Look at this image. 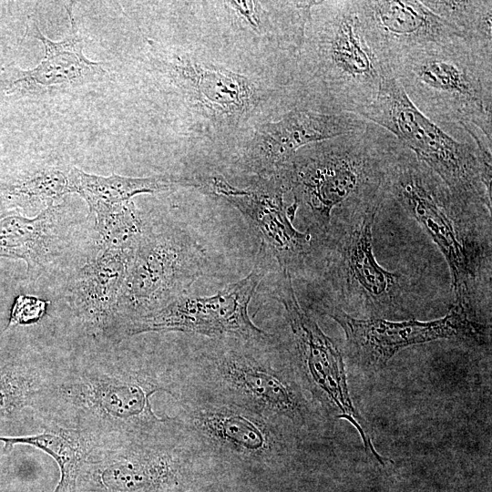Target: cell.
I'll return each mask as SVG.
<instances>
[{
    "mask_svg": "<svg viewBox=\"0 0 492 492\" xmlns=\"http://www.w3.org/2000/svg\"><path fill=\"white\" fill-rule=\"evenodd\" d=\"M208 262L207 250L187 229L176 224L146 225L123 282L116 338L120 339L128 323L187 294Z\"/></svg>",
    "mask_w": 492,
    "mask_h": 492,
    "instance_id": "9",
    "label": "cell"
},
{
    "mask_svg": "<svg viewBox=\"0 0 492 492\" xmlns=\"http://www.w3.org/2000/svg\"><path fill=\"white\" fill-rule=\"evenodd\" d=\"M384 191L335 210L317 251H323L322 296L318 302L359 310L365 318L406 312L412 298L407 276L377 262L373 251V227L382 209Z\"/></svg>",
    "mask_w": 492,
    "mask_h": 492,
    "instance_id": "7",
    "label": "cell"
},
{
    "mask_svg": "<svg viewBox=\"0 0 492 492\" xmlns=\"http://www.w3.org/2000/svg\"><path fill=\"white\" fill-rule=\"evenodd\" d=\"M357 115L394 135L459 202L491 212L492 142L484 134H469L475 145L456 140L417 109L390 71Z\"/></svg>",
    "mask_w": 492,
    "mask_h": 492,
    "instance_id": "8",
    "label": "cell"
},
{
    "mask_svg": "<svg viewBox=\"0 0 492 492\" xmlns=\"http://www.w3.org/2000/svg\"><path fill=\"white\" fill-rule=\"evenodd\" d=\"M197 456L176 428L95 448L78 476L105 492H169L180 487Z\"/></svg>",
    "mask_w": 492,
    "mask_h": 492,
    "instance_id": "13",
    "label": "cell"
},
{
    "mask_svg": "<svg viewBox=\"0 0 492 492\" xmlns=\"http://www.w3.org/2000/svg\"><path fill=\"white\" fill-rule=\"evenodd\" d=\"M179 432L200 456L270 466L291 452L292 428L251 409L179 388Z\"/></svg>",
    "mask_w": 492,
    "mask_h": 492,
    "instance_id": "10",
    "label": "cell"
},
{
    "mask_svg": "<svg viewBox=\"0 0 492 492\" xmlns=\"http://www.w3.org/2000/svg\"><path fill=\"white\" fill-rule=\"evenodd\" d=\"M270 295L284 308L292 333L290 360L312 398L337 418L349 422L359 433L365 451L384 464L350 397L343 354L299 303L289 272L280 270Z\"/></svg>",
    "mask_w": 492,
    "mask_h": 492,
    "instance_id": "11",
    "label": "cell"
},
{
    "mask_svg": "<svg viewBox=\"0 0 492 492\" xmlns=\"http://www.w3.org/2000/svg\"><path fill=\"white\" fill-rule=\"evenodd\" d=\"M62 208L51 206L34 219L20 215L0 219V256L22 259L27 263V274H40L60 249Z\"/></svg>",
    "mask_w": 492,
    "mask_h": 492,
    "instance_id": "21",
    "label": "cell"
},
{
    "mask_svg": "<svg viewBox=\"0 0 492 492\" xmlns=\"http://www.w3.org/2000/svg\"><path fill=\"white\" fill-rule=\"evenodd\" d=\"M268 251L261 243L247 276L210 296L184 294L162 309L128 323L120 338L149 332H181L210 338L261 340L271 336L251 320L248 307L269 271Z\"/></svg>",
    "mask_w": 492,
    "mask_h": 492,
    "instance_id": "14",
    "label": "cell"
},
{
    "mask_svg": "<svg viewBox=\"0 0 492 492\" xmlns=\"http://www.w3.org/2000/svg\"><path fill=\"white\" fill-rule=\"evenodd\" d=\"M50 370L12 361L0 367V421L18 419L32 411L37 415Z\"/></svg>",
    "mask_w": 492,
    "mask_h": 492,
    "instance_id": "24",
    "label": "cell"
},
{
    "mask_svg": "<svg viewBox=\"0 0 492 492\" xmlns=\"http://www.w3.org/2000/svg\"><path fill=\"white\" fill-rule=\"evenodd\" d=\"M315 308L342 327L347 357L364 371L384 368L399 351L412 345L446 339L472 345H484L489 341L487 327L478 321L474 309L455 302L445 316L427 322L360 319L322 302Z\"/></svg>",
    "mask_w": 492,
    "mask_h": 492,
    "instance_id": "12",
    "label": "cell"
},
{
    "mask_svg": "<svg viewBox=\"0 0 492 492\" xmlns=\"http://www.w3.org/2000/svg\"><path fill=\"white\" fill-rule=\"evenodd\" d=\"M401 143L369 122L364 128L299 149L284 167L293 200L306 209L308 231L320 241L333 212L378 194Z\"/></svg>",
    "mask_w": 492,
    "mask_h": 492,
    "instance_id": "5",
    "label": "cell"
},
{
    "mask_svg": "<svg viewBox=\"0 0 492 492\" xmlns=\"http://www.w3.org/2000/svg\"><path fill=\"white\" fill-rule=\"evenodd\" d=\"M133 253L99 247L79 272L75 286L77 314L91 333L116 337L118 304Z\"/></svg>",
    "mask_w": 492,
    "mask_h": 492,
    "instance_id": "20",
    "label": "cell"
},
{
    "mask_svg": "<svg viewBox=\"0 0 492 492\" xmlns=\"http://www.w3.org/2000/svg\"><path fill=\"white\" fill-rule=\"evenodd\" d=\"M388 70L429 119L471 125L492 140V46L466 37L428 43Z\"/></svg>",
    "mask_w": 492,
    "mask_h": 492,
    "instance_id": "6",
    "label": "cell"
},
{
    "mask_svg": "<svg viewBox=\"0 0 492 492\" xmlns=\"http://www.w3.org/2000/svg\"><path fill=\"white\" fill-rule=\"evenodd\" d=\"M197 188L235 207L276 259L280 270L298 273L317 252L316 238L308 230L301 232L292 225L299 204L284 201V194L290 191L284 169L270 177H257L244 189L218 175L198 181Z\"/></svg>",
    "mask_w": 492,
    "mask_h": 492,
    "instance_id": "15",
    "label": "cell"
},
{
    "mask_svg": "<svg viewBox=\"0 0 492 492\" xmlns=\"http://www.w3.org/2000/svg\"><path fill=\"white\" fill-rule=\"evenodd\" d=\"M382 67L368 45L355 1H314L294 72V108L354 113L376 97Z\"/></svg>",
    "mask_w": 492,
    "mask_h": 492,
    "instance_id": "3",
    "label": "cell"
},
{
    "mask_svg": "<svg viewBox=\"0 0 492 492\" xmlns=\"http://www.w3.org/2000/svg\"><path fill=\"white\" fill-rule=\"evenodd\" d=\"M67 193H70L67 174L46 168L10 186L6 197L10 203L24 209H46Z\"/></svg>",
    "mask_w": 492,
    "mask_h": 492,
    "instance_id": "26",
    "label": "cell"
},
{
    "mask_svg": "<svg viewBox=\"0 0 492 492\" xmlns=\"http://www.w3.org/2000/svg\"><path fill=\"white\" fill-rule=\"evenodd\" d=\"M155 67L180 92L188 106L217 126L236 128L261 102L255 83L240 73L150 42Z\"/></svg>",
    "mask_w": 492,
    "mask_h": 492,
    "instance_id": "16",
    "label": "cell"
},
{
    "mask_svg": "<svg viewBox=\"0 0 492 492\" xmlns=\"http://www.w3.org/2000/svg\"><path fill=\"white\" fill-rule=\"evenodd\" d=\"M95 219L102 248L134 251L146 227L133 201Z\"/></svg>",
    "mask_w": 492,
    "mask_h": 492,
    "instance_id": "27",
    "label": "cell"
},
{
    "mask_svg": "<svg viewBox=\"0 0 492 492\" xmlns=\"http://www.w3.org/2000/svg\"><path fill=\"white\" fill-rule=\"evenodd\" d=\"M354 113H322L293 108L275 122L261 124L241 151L239 163L257 177L280 172L302 148L365 128Z\"/></svg>",
    "mask_w": 492,
    "mask_h": 492,
    "instance_id": "17",
    "label": "cell"
},
{
    "mask_svg": "<svg viewBox=\"0 0 492 492\" xmlns=\"http://www.w3.org/2000/svg\"><path fill=\"white\" fill-rule=\"evenodd\" d=\"M431 11L463 31L468 38L492 46V2L421 0Z\"/></svg>",
    "mask_w": 492,
    "mask_h": 492,
    "instance_id": "25",
    "label": "cell"
},
{
    "mask_svg": "<svg viewBox=\"0 0 492 492\" xmlns=\"http://www.w3.org/2000/svg\"><path fill=\"white\" fill-rule=\"evenodd\" d=\"M185 375L179 388L251 409L292 429L312 418L307 389L291 360L274 357L272 334L261 340L210 338Z\"/></svg>",
    "mask_w": 492,
    "mask_h": 492,
    "instance_id": "4",
    "label": "cell"
},
{
    "mask_svg": "<svg viewBox=\"0 0 492 492\" xmlns=\"http://www.w3.org/2000/svg\"><path fill=\"white\" fill-rule=\"evenodd\" d=\"M66 9L71 26L68 35L61 41L54 42L45 36L36 23L27 26V34L43 43L45 56L31 69L23 70L13 66L3 68L0 82L6 93L47 94L104 81L108 77L102 63L85 56V41L79 34L72 5H66Z\"/></svg>",
    "mask_w": 492,
    "mask_h": 492,
    "instance_id": "19",
    "label": "cell"
},
{
    "mask_svg": "<svg viewBox=\"0 0 492 492\" xmlns=\"http://www.w3.org/2000/svg\"><path fill=\"white\" fill-rule=\"evenodd\" d=\"M178 377L145 364L100 362L50 371L39 405L40 424L86 434L96 448L176 429L175 417H159L151 396L176 397Z\"/></svg>",
    "mask_w": 492,
    "mask_h": 492,
    "instance_id": "1",
    "label": "cell"
},
{
    "mask_svg": "<svg viewBox=\"0 0 492 492\" xmlns=\"http://www.w3.org/2000/svg\"><path fill=\"white\" fill-rule=\"evenodd\" d=\"M357 15L382 67L428 43L467 36L417 0H358Z\"/></svg>",
    "mask_w": 492,
    "mask_h": 492,
    "instance_id": "18",
    "label": "cell"
},
{
    "mask_svg": "<svg viewBox=\"0 0 492 492\" xmlns=\"http://www.w3.org/2000/svg\"><path fill=\"white\" fill-rule=\"evenodd\" d=\"M69 192L79 194L95 217L117 210L135 195L159 193L179 187H198L197 179L170 175L131 178L112 174L108 177L88 174L73 167L67 172Z\"/></svg>",
    "mask_w": 492,
    "mask_h": 492,
    "instance_id": "22",
    "label": "cell"
},
{
    "mask_svg": "<svg viewBox=\"0 0 492 492\" xmlns=\"http://www.w3.org/2000/svg\"><path fill=\"white\" fill-rule=\"evenodd\" d=\"M41 432L23 436H1L4 450L9 452L15 445H28L38 448L57 463L60 480L54 492H77V480L80 468L95 444L84 433L56 424H40Z\"/></svg>",
    "mask_w": 492,
    "mask_h": 492,
    "instance_id": "23",
    "label": "cell"
},
{
    "mask_svg": "<svg viewBox=\"0 0 492 492\" xmlns=\"http://www.w3.org/2000/svg\"><path fill=\"white\" fill-rule=\"evenodd\" d=\"M47 302L40 298L19 295L15 300L9 322L0 336L15 325L31 324L38 322L46 313Z\"/></svg>",
    "mask_w": 492,
    "mask_h": 492,
    "instance_id": "28",
    "label": "cell"
},
{
    "mask_svg": "<svg viewBox=\"0 0 492 492\" xmlns=\"http://www.w3.org/2000/svg\"><path fill=\"white\" fill-rule=\"evenodd\" d=\"M385 197L414 218L443 254L454 302L474 309L490 290L491 212L464 205L402 143L385 171Z\"/></svg>",
    "mask_w": 492,
    "mask_h": 492,
    "instance_id": "2",
    "label": "cell"
}]
</instances>
